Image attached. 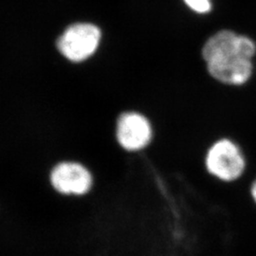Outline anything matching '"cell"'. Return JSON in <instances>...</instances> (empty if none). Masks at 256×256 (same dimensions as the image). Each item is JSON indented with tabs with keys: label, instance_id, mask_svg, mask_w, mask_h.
Here are the masks:
<instances>
[{
	"label": "cell",
	"instance_id": "7",
	"mask_svg": "<svg viewBox=\"0 0 256 256\" xmlns=\"http://www.w3.org/2000/svg\"><path fill=\"white\" fill-rule=\"evenodd\" d=\"M252 198L256 203V180L252 184Z\"/></svg>",
	"mask_w": 256,
	"mask_h": 256
},
{
	"label": "cell",
	"instance_id": "4",
	"mask_svg": "<svg viewBox=\"0 0 256 256\" xmlns=\"http://www.w3.org/2000/svg\"><path fill=\"white\" fill-rule=\"evenodd\" d=\"M50 183L57 192L66 196H84L92 189L90 170L76 162H62L50 172Z\"/></svg>",
	"mask_w": 256,
	"mask_h": 256
},
{
	"label": "cell",
	"instance_id": "2",
	"mask_svg": "<svg viewBox=\"0 0 256 256\" xmlns=\"http://www.w3.org/2000/svg\"><path fill=\"white\" fill-rule=\"evenodd\" d=\"M205 164L209 173L223 182L238 180L245 170L244 156L228 138H221L209 148Z\"/></svg>",
	"mask_w": 256,
	"mask_h": 256
},
{
	"label": "cell",
	"instance_id": "3",
	"mask_svg": "<svg viewBox=\"0 0 256 256\" xmlns=\"http://www.w3.org/2000/svg\"><path fill=\"white\" fill-rule=\"evenodd\" d=\"M101 39V32L92 24H75L66 30L57 46L68 60L81 62L94 54Z\"/></svg>",
	"mask_w": 256,
	"mask_h": 256
},
{
	"label": "cell",
	"instance_id": "1",
	"mask_svg": "<svg viewBox=\"0 0 256 256\" xmlns=\"http://www.w3.org/2000/svg\"><path fill=\"white\" fill-rule=\"evenodd\" d=\"M254 42L230 30H221L206 42L202 54L210 75L227 84H242L252 74Z\"/></svg>",
	"mask_w": 256,
	"mask_h": 256
},
{
	"label": "cell",
	"instance_id": "5",
	"mask_svg": "<svg viewBox=\"0 0 256 256\" xmlns=\"http://www.w3.org/2000/svg\"><path fill=\"white\" fill-rule=\"evenodd\" d=\"M153 136L150 122L138 112H126L117 122L116 137L120 146L129 152L140 151L149 144Z\"/></svg>",
	"mask_w": 256,
	"mask_h": 256
},
{
	"label": "cell",
	"instance_id": "6",
	"mask_svg": "<svg viewBox=\"0 0 256 256\" xmlns=\"http://www.w3.org/2000/svg\"><path fill=\"white\" fill-rule=\"evenodd\" d=\"M190 9L198 14H206L210 10V0H184Z\"/></svg>",
	"mask_w": 256,
	"mask_h": 256
}]
</instances>
